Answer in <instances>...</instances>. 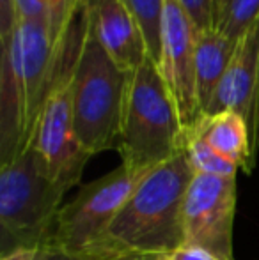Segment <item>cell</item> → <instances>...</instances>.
<instances>
[{"label":"cell","instance_id":"obj_1","mask_svg":"<svg viewBox=\"0 0 259 260\" xmlns=\"http://www.w3.org/2000/svg\"><path fill=\"white\" fill-rule=\"evenodd\" d=\"M194 175L187 151L153 168L116 216L93 260L156 258L183 248V206Z\"/></svg>","mask_w":259,"mask_h":260},{"label":"cell","instance_id":"obj_2","mask_svg":"<svg viewBox=\"0 0 259 260\" xmlns=\"http://www.w3.org/2000/svg\"><path fill=\"white\" fill-rule=\"evenodd\" d=\"M59 53L48 18L21 20L0 48V163L31 147L36 122L57 76Z\"/></svg>","mask_w":259,"mask_h":260},{"label":"cell","instance_id":"obj_3","mask_svg":"<svg viewBox=\"0 0 259 260\" xmlns=\"http://www.w3.org/2000/svg\"><path fill=\"white\" fill-rule=\"evenodd\" d=\"M188 135L158 64L146 58L131 73L118 151L130 172L148 174L187 151Z\"/></svg>","mask_w":259,"mask_h":260},{"label":"cell","instance_id":"obj_4","mask_svg":"<svg viewBox=\"0 0 259 260\" xmlns=\"http://www.w3.org/2000/svg\"><path fill=\"white\" fill-rule=\"evenodd\" d=\"M130 78L131 73L83 28L71 71V112L76 137L89 156L118 149Z\"/></svg>","mask_w":259,"mask_h":260},{"label":"cell","instance_id":"obj_5","mask_svg":"<svg viewBox=\"0 0 259 260\" xmlns=\"http://www.w3.org/2000/svg\"><path fill=\"white\" fill-rule=\"evenodd\" d=\"M64 191L50 179L32 147L0 165L2 255L20 246L43 248L48 241Z\"/></svg>","mask_w":259,"mask_h":260},{"label":"cell","instance_id":"obj_6","mask_svg":"<svg viewBox=\"0 0 259 260\" xmlns=\"http://www.w3.org/2000/svg\"><path fill=\"white\" fill-rule=\"evenodd\" d=\"M148 174L130 172L125 165H119L107 175L82 186L71 202L59 209L43 248L75 260H93L116 216Z\"/></svg>","mask_w":259,"mask_h":260},{"label":"cell","instance_id":"obj_7","mask_svg":"<svg viewBox=\"0 0 259 260\" xmlns=\"http://www.w3.org/2000/svg\"><path fill=\"white\" fill-rule=\"evenodd\" d=\"M76 50L59 58L57 76L36 122L31 147L38 152L50 179L66 193L82 177L89 154L82 147L73 126L71 112V71Z\"/></svg>","mask_w":259,"mask_h":260},{"label":"cell","instance_id":"obj_8","mask_svg":"<svg viewBox=\"0 0 259 260\" xmlns=\"http://www.w3.org/2000/svg\"><path fill=\"white\" fill-rule=\"evenodd\" d=\"M236 175L195 174L183 206L185 246L199 248L220 260H233Z\"/></svg>","mask_w":259,"mask_h":260},{"label":"cell","instance_id":"obj_9","mask_svg":"<svg viewBox=\"0 0 259 260\" xmlns=\"http://www.w3.org/2000/svg\"><path fill=\"white\" fill-rule=\"evenodd\" d=\"M199 30L180 0L163 2L160 71L180 110L187 135L203 119L195 85V45Z\"/></svg>","mask_w":259,"mask_h":260},{"label":"cell","instance_id":"obj_10","mask_svg":"<svg viewBox=\"0 0 259 260\" xmlns=\"http://www.w3.org/2000/svg\"><path fill=\"white\" fill-rule=\"evenodd\" d=\"M235 112L247 122L254 154L259 145V18L240 39L227 73L203 117Z\"/></svg>","mask_w":259,"mask_h":260},{"label":"cell","instance_id":"obj_11","mask_svg":"<svg viewBox=\"0 0 259 260\" xmlns=\"http://www.w3.org/2000/svg\"><path fill=\"white\" fill-rule=\"evenodd\" d=\"M83 16L87 30L121 69L133 73L149 57L144 34L125 0H96Z\"/></svg>","mask_w":259,"mask_h":260},{"label":"cell","instance_id":"obj_12","mask_svg":"<svg viewBox=\"0 0 259 260\" xmlns=\"http://www.w3.org/2000/svg\"><path fill=\"white\" fill-rule=\"evenodd\" d=\"M199 135L215 152L249 174L254 167L252 138L247 122L235 112L206 115L190 135Z\"/></svg>","mask_w":259,"mask_h":260},{"label":"cell","instance_id":"obj_13","mask_svg":"<svg viewBox=\"0 0 259 260\" xmlns=\"http://www.w3.org/2000/svg\"><path fill=\"white\" fill-rule=\"evenodd\" d=\"M240 41L220 34L215 28L197 34L195 45V85L200 112H206L222 78L238 50Z\"/></svg>","mask_w":259,"mask_h":260},{"label":"cell","instance_id":"obj_14","mask_svg":"<svg viewBox=\"0 0 259 260\" xmlns=\"http://www.w3.org/2000/svg\"><path fill=\"white\" fill-rule=\"evenodd\" d=\"M259 18V0H213V28L231 39L243 38Z\"/></svg>","mask_w":259,"mask_h":260},{"label":"cell","instance_id":"obj_15","mask_svg":"<svg viewBox=\"0 0 259 260\" xmlns=\"http://www.w3.org/2000/svg\"><path fill=\"white\" fill-rule=\"evenodd\" d=\"M163 2L165 0H125L126 7L135 16L144 34L149 58L155 60L156 64H160V57H162Z\"/></svg>","mask_w":259,"mask_h":260},{"label":"cell","instance_id":"obj_16","mask_svg":"<svg viewBox=\"0 0 259 260\" xmlns=\"http://www.w3.org/2000/svg\"><path fill=\"white\" fill-rule=\"evenodd\" d=\"M187 154L195 174L233 177V175H236L240 170L235 163H231V161H227L225 157H222L218 152H215L213 149L195 133L188 135Z\"/></svg>","mask_w":259,"mask_h":260},{"label":"cell","instance_id":"obj_17","mask_svg":"<svg viewBox=\"0 0 259 260\" xmlns=\"http://www.w3.org/2000/svg\"><path fill=\"white\" fill-rule=\"evenodd\" d=\"M78 13L80 11L76 0H48L50 34H52V41L57 48V53H59L61 46L68 41Z\"/></svg>","mask_w":259,"mask_h":260},{"label":"cell","instance_id":"obj_18","mask_svg":"<svg viewBox=\"0 0 259 260\" xmlns=\"http://www.w3.org/2000/svg\"><path fill=\"white\" fill-rule=\"evenodd\" d=\"M20 23L16 0H0V48L13 41V36Z\"/></svg>","mask_w":259,"mask_h":260},{"label":"cell","instance_id":"obj_19","mask_svg":"<svg viewBox=\"0 0 259 260\" xmlns=\"http://www.w3.org/2000/svg\"><path fill=\"white\" fill-rule=\"evenodd\" d=\"M199 32L213 28V0H180Z\"/></svg>","mask_w":259,"mask_h":260},{"label":"cell","instance_id":"obj_20","mask_svg":"<svg viewBox=\"0 0 259 260\" xmlns=\"http://www.w3.org/2000/svg\"><path fill=\"white\" fill-rule=\"evenodd\" d=\"M21 20L31 18H48V0H16Z\"/></svg>","mask_w":259,"mask_h":260},{"label":"cell","instance_id":"obj_21","mask_svg":"<svg viewBox=\"0 0 259 260\" xmlns=\"http://www.w3.org/2000/svg\"><path fill=\"white\" fill-rule=\"evenodd\" d=\"M0 260H43V248L20 246L4 253Z\"/></svg>","mask_w":259,"mask_h":260},{"label":"cell","instance_id":"obj_22","mask_svg":"<svg viewBox=\"0 0 259 260\" xmlns=\"http://www.w3.org/2000/svg\"><path fill=\"white\" fill-rule=\"evenodd\" d=\"M172 260H220L215 255L208 253L204 250L199 248H192V246H183L172 255Z\"/></svg>","mask_w":259,"mask_h":260},{"label":"cell","instance_id":"obj_23","mask_svg":"<svg viewBox=\"0 0 259 260\" xmlns=\"http://www.w3.org/2000/svg\"><path fill=\"white\" fill-rule=\"evenodd\" d=\"M43 260H75V258H69L66 255L59 253V251L50 250V248H43Z\"/></svg>","mask_w":259,"mask_h":260},{"label":"cell","instance_id":"obj_24","mask_svg":"<svg viewBox=\"0 0 259 260\" xmlns=\"http://www.w3.org/2000/svg\"><path fill=\"white\" fill-rule=\"evenodd\" d=\"M96 0H76V6H78V11H87Z\"/></svg>","mask_w":259,"mask_h":260},{"label":"cell","instance_id":"obj_25","mask_svg":"<svg viewBox=\"0 0 259 260\" xmlns=\"http://www.w3.org/2000/svg\"><path fill=\"white\" fill-rule=\"evenodd\" d=\"M121 260H153L149 257H133V258H121Z\"/></svg>","mask_w":259,"mask_h":260},{"label":"cell","instance_id":"obj_26","mask_svg":"<svg viewBox=\"0 0 259 260\" xmlns=\"http://www.w3.org/2000/svg\"><path fill=\"white\" fill-rule=\"evenodd\" d=\"M153 260H172V255H167V257H156Z\"/></svg>","mask_w":259,"mask_h":260}]
</instances>
